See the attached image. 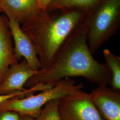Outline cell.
<instances>
[{
  "label": "cell",
  "instance_id": "cell-1",
  "mask_svg": "<svg viewBox=\"0 0 120 120\" xmlns=\"http://www.w3.org/2000/svg\"><path fill=\"white\" fill-rule=\"evenodd\" d=\"M76 77L98 85L111 83V73L107 66L98 61L90 52L84 23L69 36L51 64L47 69H40L25 86L30 88L38 84L54 86L64 78Z\"/></svg>",
  "mask_w": 120,
  "mask_h": 120
},
{
  "label": "cell",
  "instance_id": "cell-2",
  "mask_svg": "<svg viewBox=\"0 0 120 120\" xmlns=\"http://www.w3.org/2000/svg\"><path fill=\"white\" fill-rule=\"evenodd\" d=\"M86 13L80 10H66L62 13L39 10L22 24V30L34 45L41 69L52 63L69 36L81 24Z\"/></svg>",
  "mask_w": 120,
  "mask_h": 120
},
{
  "label": "cell",
  "instance_id": "cell-3",
  "mask_svg": "<svg viewBox=\"0 0 120 120\" xmlns=\"http://www.w3.org/2000/svg\"><path fill=\"white\" fill-rule=\"evenodd\" d=\"M86 15L84 24L88 47L93 55L118 28L120 0H103Z\"/></svg>",
  "mask_w": 120,
  "mask_h": 120
},
{
  "label": "cell",
  "instance_id": "cell-4",
  "mask_svg": "<svg viewBox=\"0 0 120 120\" xmlns=\"http://www.w3.org/2000/svg\"><path fill=\"white\" fill-rule=\"evenodd\" d=\"M83 84L76 85L75 82L69 78L61 80L51 88L35 95L24 98L10 99L0 105V112L11 111L19 115L37 118L43 107L49 101L59 99L67 95L82 90Z\"/></svg>",
  "mask_w": 120,
  "mask_h": 120
},
{
  "label": "cell",
  "instance_id": "cell-5",
  "mask_svg": "<svg viewBox=\"0 0 120 120\" xmlns=\"http://www.w3.org/2000/svg\"><path fill=\"white\" fill-rule=\"evenodd\" d=\"M58 109L62 120H104L90 94L82 90L59 99Z\"/></svg>",
  "mask_w": 120,
  "mask_h": 120
},
{
  "label": "cell",
  "instance_id": "cell-6",
  "mask_svg": "<svg viewBox=\"0 0 120 120\" xmlns=\"http://www.w3.org/2000/svg\"><path fill=\"white\" fill-rule=\"evenodd\" d=\"M100 85L89 94L104 120H120V91Z\"/></svg>",
  "mask_w": 120,
  "mask_h": 120
},
{
  "label": "cell",
  "instance_id": "cell-7",
  "mask_svg": "<svg viewBox=\"0 0 120 120\" xmlns=\"http://www.w3.org/2000/svg\"><path fill=\"white\" fill-rule=\"evenodd\" d=\"M9 26L17 60L20 61L23 57L33 69H40L41 64L34 45L29 36L22 30L21 25L14 21L9 20Z\"/></svg>",
  "mask_w": 120,
  "mask_h": 120
},
{
  "label": "cell",
  "instance_id": "cell-8",
  "mask_svg": "<svg viewBox=\"0 0 120 120\" xmlns=\"http://www.w3.org/2000/svg\"><path fill=\"white\" fill-rule=\"evenodd\" d=\"M39 70L33 69L24 59L12 64L0 83V95L25 90L24 86L26 82L38 74Z\"/></svg>",
  "mask_w": 120,
  "mask_h": 120
},
{
  "label": "cell",
  "instance_id": "cell-9",
  "mask_svg": "<svg viewBox=\"0 0 120 120\" xmlns=\"http://www.w3.org/2000/svg\"><path fill=\"white\" fill-rule=\"evenodd\" d=\"M37 0H2L0 2V11L9 20L20 25L29 21L38 12Z\"/></svg>",
  "mask_w": 120,
  "mask_h": 120
},
{
  "label": "cell",
  "instance_id": "cell-10",
  "mask_svg": "<svg viewBox=\"0 0 120 120\" xmlns=\"http://www.w3.org/2000/svg\"><path fill=\"white\" fill-rule=\"evenodd\" d=\"M13 38L9 30V20L0 15V83L9 68L19 62L16 56Z\"/></svg>",
  "mask_w": 120,
  "mask_h": 120
},
{
  "label": "cell",
  "instance_id": "cell-11",
  "mask_svg": "<svg viewBox=\"0 0 120 120\" xmlns=\"http://www.w3.org/2000/svg\"><path fill=\"white\" fill-rule=\"evenodd\" d=\"M103 0H52L45 10H80L89 12ZM44 11V10H43Z\"/></svg>",
  "mask_w": 120,
  "mask_h": 120
},
{
  "label": "cell",
  "instance_id": "cell-12",
  "mask_svg": "<svg viewBox=\"0 0 120 120\" xmlns=\"http://www.w3.org/2000/svg\"><path fill=\"white\" fill-rule=\"evenodd\" d=\"M103 53L105 60V64L111 73V88L120 91V57L113 54L107 49H105Z\"/></svg>",
  "mask_w": 120,
  "mask_h": 120
},
{
  "label": "cell",
  "instance_id": "cell-13",
  "mask_svg": "<svg viewBox=\"0 0 120 120\" xmlns=\"http://www.w3.org/2000/svg\"><path fill=\"white\" fill-rule=\"evenodd\" d=\"M58 100H53L43 107L36 120H62L59 113Z\"/></svg>",
  "mask_w": 120,
  "mask_h": 120
},
{
  "label": "cell",
  "instance_id": "cell-14",
  "mask_svg": "<svg viewBox=\"0 0 120 120\" xmlns=\"http://www.w3.org/2000/svg\"><path fill=\"white\" fill-rule=\"evenodd\" d=\"M50 88L51 86H49V85L38 84L31 87L29 89H26L23 91H17L9 94L0 95V105L10 99L16 98H24L31 95L34 94L35 92H41L43 90L49 89Z\"/></svg>",
  "mask_w": 120,
  "mask_h": 120
},
{
  "label": "cell",
  "instance_id": "cell-15",
  "mask_svg": "<svg viewBox=\"0 0 120 120\" xmlns=\"http://www.w3.org/2000/svg\"><path fill=\"white\" fill-rule=\"evenodd\" d=\"M0 120H20V115L15 112L11 111L2 112Z\"/></svg>",
  "mask_w": 120,
  "mask_h": 120
},
{
  "label": "cell",
  "instance_id": "cell-16",
  "mask_svg": "<svg viewBox=\"0 0 120 120\" xmlns=\"http://www.w3.org/2000/svg\"><path fill=\"white\" fill-rule=\"evenodd\" d=\"M39 8L41 10H45L52 0H37Z\"/></svg>",
  "mask_w": 120,
  "mask_h": 120
},
{
  "label": "cell",
  "instance_id": "cell-17",
  "mask_svg": "<svg viewBox=\"0 0 120 120\" xmlns=\"http://www.w3.org/2000/svg\"><path fill=\"white\" fill-rule=\"evenodd\" d=\"M22 117L23 118L22 120H34V118L29 116H22Z\"/></svg>",
  "mask_w": 120,
  "mask_h": 120
},
{
  "label": "cell",
  "instance_id": "cell-18",
  "mask_svg": "<svg viewBox=\"0 0 120 120\" xmlns=\"http://www.w3.org/2000/svg\"><path fill=\"white\" fill-rule=\"evenodd\" d=\"M2 0H0V2L1 1H2Z\"/></svg>",
  "mask_w": 120,
  "mask_h": 120
},
{
  "label": "cell",
  "instance_id": "cell-19",
  "mask_svg": "<svg viewBox=\"0 0 120 120\" xmlns=\"http://www.w3.org/2000/svg\"><path fill=\"white\" fill-rule=\"evenodd\" d=\"M0 13H1V12H0Z\"/></svg>",
  "mask_w": 120,
  "mask_h": 120
}]
</instances>
